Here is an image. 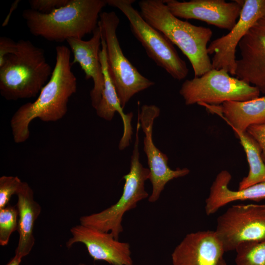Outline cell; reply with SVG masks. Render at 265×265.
Listing matches in <instances>:
<instances>
[{"label":"cell","mask_w":265,"mask_h":265,"mask_svg":"<svg viewBox=\"0 0 265 265\" xmlns=\"http://www.w3.org/2000/svg\"><path fill=\"white\" fill-rule=\"evenodd\" d=\"M106 0H69L51 13L25 9L22 17L31 34L56 42L82 38L98 27Z\"/></svg>","instance_id":"obj_3"},{"label":"cell","mask_w":265,"mask_h":265,"mask_svg":"<svg viewBox=\"0 0 265 265\" xmlns=\"http://www.w3.org/2000/svg\"><path fill=\"white\" fill-rule=\"evenodd\" d=\"M234 132L243 148L249 166L248 174L239 183L238 189L265 183V163L258 143L247 132Z\"/></svg>","instance_id":"obj_21"},{"label":"cell","mask_w":265,"mask_h":265,"mask_svg":"<svg viewBox=\"0 0 265 265\" xmlns=\"http://www.w3.org/2000/svg\"><path fill=\"white\" fill-rule=\"evenodd\" d=\"M218 265H227L223 258H221L219 261Z\"/></svg>","instance_id":"obj_30"},{"label":"cell","mask_w":265,"mask_h":265,"mask_svg":"<svg viewBox=\"0 0 265 265\" xmlns=\"http://www.w3.org/2000/svg\"><path fill=\"white\" fill-rule=\"evenodd\" d=\"M179 93L186 105L217 106L227 101L252 100L259 97L260 91L223 69H212L200 77L186 80Z\"/></svg>","instance_id":"obj_8"},{"label":"cell","mask_w":265,"mask_h":265,"mask_svg":"<svg viewBox=\"0 0 265 265\" xmlns=\"http://www.w3.org/2000/svg\"><path fill=\"white\" fill-rule=\"evenodd\" d=\"M232 175L222 170L213 182L205 201V212L208 215L216 212L222 207L236 201H260L265 199V183L258 184L244 189L232 190L228 187Z\"/></svg>","instance_id":"obj_20"},{"label":"cell","mask_w":265,"mask_h":265,"mask_svg":"<svg viewBox=\"0 0 265 265\" xmlns=\"http://www.w3.org/2000/svg\"><path fill=\"white\" fill-rule=\"evenodd\" d=\"M201 106L221 116L234 131L245 132L250 126L265 122V96L246 101H227L217 106Z\"/></svg>","instance_id":"obj_17"},{"label":"cell","mask_w":265,"mask_h":265,"mask_svg":"<svg viewBox=\"0 0 265 265\" xmlns=\"http://www.w3.org/2000/svg\"><path fill=\"white\" fill-rule=\"evenodd\" d=\"M235 250L236 265H265V239L242 242Z\"/></svg>","instance_id":"obj_22"},{"label":"cell","mask_w":265,"mask_h":265,"mask_svg":"<svg viewBox=\"0 0 265 265\" xmlns=\"http://www.w3.org/2000/svg\"><path fill=\"white\" fill-rule=\"evenodd\" d=\"M171 13L178 18L195 19L231 30L238 20L243 0H164Z\"/></svg>","instance_id":"obj_12"},{"label":"cell","mask_w":265,"mask_h":265,"mask_svg":"<svg viewBox=\"0 0 265 265\" xmlns=\"http://www.w3.org/2000/svg\"><path fill=\"white\" fill-rule=\"evenodd\" d=\"M55 52L51 77L37 99L20 106L10 119L13 140L16 143L24 142L29 138V126L34 119L49 122L62 119L67 112L70 98L77 91V78L71 70V50L60 45L56 47Z\"/></svg>","instance_id":"obj_1"},{"label":"cell","mask_w":265,"mask_h":265,"mask_svg":"<svg viewBox=\"0 0 265 265\" xmlns=\"http://www.w3.org/2000/svg\"><path fill=\"white\" fill-rule=\"evenodd\" d=\"M134 0H106L107 4L119 9L129 21L131 30L144 48L148 56L177 80L188 74L186 62L173 44L161 32L147 23L132 4Z\"/></svg>","instance_id":"obj_7"},{"label":"cell","mask_w":265,"mask_h":265,"mask_svg":"<svg viewBox=\"0 0 265 265\" xmlns=\"http://www.w3.org/2000/svg\"><path fill=\"white\" fill-rule=\"evenodd\" d=\"M160 114L159 107L154 105H143L138 113V120L144 137L143 150L146 155L150 171L149 179L152 191L148 201L154 203L158 200L166 184L174 179L184 177L189 174L187 168L171 169L168 165L167 155L160 151L153 140V127L154 120Z\"/></svg>","instance_id":"obj_10"},{"label":"cell","mask_w":265,"mask_h":265,"mask_svg":"<svg viewBox=\"0 0 265 265\" xmlns=\"http://www.w3.org/2000/svg\"><path fill=\"white\" fill-rule=\"evenodd\" d=\"M17 50L0 66V93L8 101L35 97L52 72L44 51L28 40L17 42Z\"/></svg>","instance_id":"obj_4"},{"label":"cell","mask_w":265,"mask_h":265,"mask_svg":"<svg viewBox=\"0 0 265 265\" xmlns=\"http://www.w3.org/2000/svg\"><path fill=\"white\" fill-rule=\"evenodd\" d=\"M69 0H29L30 8L42 13L49 14L66 5Z\"/></svg>","instance_id":"obj_25"},{"label":"cell","mask_w":265,"mask_h":265,"mask_svg":"<svg viewBox=\"0 0 265 265\" xmlns=\"http://www.w3.org/2000/svg\"><path fill=\"white\" fill-rule=\"evenodd\" d=\"M140 128L137 121L135 139L131 159L129 172L123 176L125 184L122 194L114 204L104 210L80 218V224L95 229L110 233L118 239L123 231L122 224L125 213L136 208L137 203L149 197L145 188L149 180V168L143 166L139 161L138 133Z\"/></svg>","instance_id":"obj_5"},{"label":"cell","mask_w":265,"mask_h":265,"mask_svg":"<svg viewBox=\"0 0 265 265\" xmlns=\"http://www.w3.org/2000/svg\"><path fill=\"white\" fill-rule=\"evenodd\" d=\"M99 58L104 75V86L101 99L95 110L99 117L106 121H111L115 112H117L120 114L123 123L124 131L118 147L120 150H122L130 145L131 140L132 134L131 122L133 113L130 112L125 114L121 106L115 88L108 73L106 59V47L102 36Z\"/></svg>","instance_id":"obj_18"},{"label":"cell","mask_w":265,"mask_h":265,"mask_svg":"<svg viewBox=\"0 0 265 265\" xmlns=\"http://www.w3.org/2000/svg\"><path fill=\"white\" fill-rule=\"evenodd\" d=\"M78 265H88L83 264V263H80Z\"/></svg>","instance_id":"obj_31"},{"label":"cell","mask_w":265,"mask_h":265,"mask_svg":"<svg viewBox=\"0 0 265 265\" xmlns=\"http://www.w3.org/2000/svg\"><path fill=\"white\" fill-rule=\"evenodd\" d=\"M23 182L17 176L0 177V209L9 204L11 197L16 195Z\"/></svg>","instance_id":"obj_24"},{"label":"cell","mask_w":265,"mask_h":265,"mask_svg":"<svg viewBox=\"0 0 265 265\" xmlns=\"http://www.w3.org/2000/svg\"><path fill=\"white\" fill-rule=\"evenodd\" d=\"M225 251L214 231L187 234L171 254L173 265H218Z\"/></svg>","instance_id":"obj_15"},{"label":"cell","mask_w":265,"mask_h":265,"mask_svg":"<svg viewBox=\"0 0 265 265\" xmlns=\"http://www.w3.org/2000/svg\"><path fill=\"white\" fill-rule=\"evenodd\" d=\"M88 40L69 38L66 40L73 54L72 66L79 63L85 74L86 80L92 79L93 87L90 93L91 105L96 108L102 97L104 79L99 53L102 45V33L99 26L93 32Z\"/></svg>","instance_id":"obj_16"},{"label":"cell","mask_w":265,"mask_h":265,"mask_svg":"<svg viewBox=\"0 0 265 265\" xmlns=\"http://www.w3.org/2000/svg\"><path fill=\"white\" fill-rule=\"evenodd\" d=\"M20 0H16L14 2H13L11 5V6L9 12L8 13L7 16L6 17L5 20H4L2 24V26L4 27L6 26L10 20V18L12 15V14L13 12L17 8V7L18 6V4L20 2Z\"/></svg>","instance_id":"obj_28"},{"label":"cell","mask_w":265,"mask_h":265,"mask_svg":"<svg viewBox=\"0 0 265 265\" xmlns=\"http://www.w3.org/2000/svg\"><path fill=\"white\" fill-rule=\"evenodd\" d=\"M265 15V0H244L239 17L234 27L208 46V54H213L212 69H223L235 76L237 48L249 29Z\"/></svg>","instance_id":"obj_11"},{"label":"cell","mask_w":265,"mask_h":265,"mask_svg":"<svg viewBox=\"0 0 265 265\" xmlns=\"http://www.w3.org/2000/svg\"><path fill=\"white\" fill-rule=\"evenodd\" d=\"M23 257L21 256L15 254V256L10 260L6 265H20Z\"/></svg>","instance_id":"obj_29"},{"label":"cell","mask_w":265,"mask_h":265,"mask_svg":"<svg viewBox=\"0 0 265 265\" xmlns=\"http://www.w3.org/2000/svg\"><path fill=\"white\" fill-rule=\"evenodd\" d=\"M98 26L106 47L107 69L123 109L135 94L154 85L142 75L124 55L117 36L120 20L114 11L102 12Z\"/></svg>","instance_id":"obj_6"},{"label":"cell","mask_w":265,"mask_h":265,"mask_svg":"<svg viewBox=\"0 0 265 265\" xmlns=\"http://www.w3.org/2000/svg\"><path fill=\"white\" fill-rule=\"evenodd\" d=\"M214 232L225 252L242 242L265 239V204L230 207L217 218Z\"/></svg>","instance_id":"obj_9"},{"label":"cell","mask_w":265,"mask_h":265,"mask_svg":"<svg viewBox=\"0 0 265 265\" xmlns=\"http://www.w3.org/2000/svg\"><path fill=\"white\" fill-rule=\"evenodd\" d=\"M144 20L176 45L189 60L194 77L212 69L208 43L212 35L210 28L181 20L170 11L164 0H141L138 3Z\"/></svg>","instance_id":"obj_2"},{"label":"cell","mask_w":265,"mask_h":265,"mask_svg":"<svg viewBox=\"0 0 265 265\" xmlns=\"http://www.w3.org/2000/svg\"><path fill=\"white\" fill-rule=\"evenodd\" d=\"M18 212L16 206L8 204L0 209V245L8 244L12 234L18 230Z\"/></svg>","instance_id":"obj_23"},{"label":"cell","mask_w":265,"mask_h":265,"mask_svg":"<svg viewBox=\"0 0 265 265\" xmlns=\"http://www.w3.org/2000/svg\"></svg>","instance_id":"obj_32"},{"label":"cell","mask_w":265,"mask_h":265,"mask_svg":"<svg viewBox=\"0 0 265 265\" xmlns=\"http://www.w3.org/2000/svg\"><path fill=\"white\" fill-rule=\"evenodd\" d=\"M17 48V42L7 37H0V66L3 64L5 56L15 53Z\"/></svg>","instance_id":"obj_27"},{"label":"cell","mask_w":265,"mask_h":265,"mask_svg":"<svg viewBox=\"0 0 265 265\" xmlns=\"http://www.w3.org/2000/svg\"><path fill=\"white\" fill-rule=\"evenodd\" d=\"M246 132L259 146L261 150V156L265 163V122L250 126Z\"/></svg>","instance_id":"obj_26"},{"label":"cell","mask_w":265,"mask_h":265,"mask_svg":"<svg viewBox=\"0 0 265 265\" xmlns=\"http://www.w3.org/2000/svg\"><path fill=\"white\" fill-rule=\"evenodd\" d=\"M16 195L19 237L15 254L23 258L30 253L34 246V224L41 212V207L35 200L33 191L26 182H23Z\"/></svg>","instance_id":"obj_19"},{"label":"cell","mask_w":265,"mask_h":265,"mask_svg":"<svg viewBox=\"0 0 265 265\" xmlns=\"http://www.w3.org/2000/svg\"><path fill=\"white\" fill-rule=\"evenodd\" d=\"M70 233L72 236L66 243L67 248L81 243L95 261H104L111 265H133L130 244L119 241L110 233L80 224L72 227Z\"/></svg>","instance_id":"obj_14"},{"label":"cell","mask_w":265,"mask_h":265,"mask_svg":"<svg viewBox=\"0 0 265 265\" xmlns=\"http://www.w3.org/2000/svg\"><path fill=\"white\" fill-rule=\"evenodd\" d=\"M235 76L265 94V15L247 31L238 45Z\"/></svg>","instance_id":"obj_13"}]
</instances>
